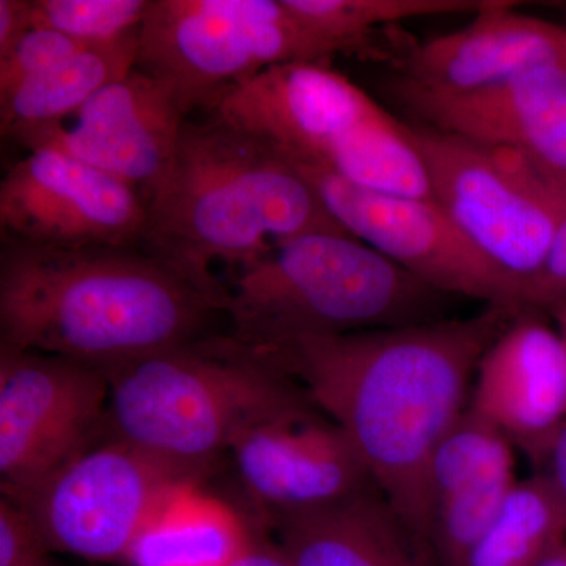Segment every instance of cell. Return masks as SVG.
Masks as SVG:
<instances>
[{
	"mask_svg": "<svg viewBox=\"0 0 566 566\" xmlns=\"http://www.w3.org/2000/svg\"><path fill=\"white\" fill-rule=\"evenodd\" d=\"M189 486L139 450L106 434L10 501L28 513L54 553L115 562L132 556Z\"/></svg>",
	"mask_w": 566,
	"mask_h": 566,
	"instance_id": "obj_9",
	"label": "cell"
},
{
	"mask_svg": "<svg viewBox=\"0 0 566 566\" xmlns=\"http://www.w3.org/2000/svg\"><path fill=\"white\" fill-rule=\"evenodd\" d=\"M182 495L144 536L129 560L136 566H227L243 535L218 513L181 510Z\"/></svg>",
	"mask_w": 566,
	"mask_h": 566,
	"instance_id": "obj_23",
	"label": "cell"
},
{
	"mask_svg": "<svg viewBox=\"0 0 566 566\" xmlns=\"http://www.w3.org/2000/svg\"><path fill=\"white\" fill-rule=\"evenodd\" d=\"M186 122L170 88L134 69L29 151L51 147L69 153L128 182L148 202L174 161Z\"/></svg>",
	"mask_w": 566,
	"mask_h": 566,
	"instance_id": "obj_14",
	"label": "cell"
},
{
	"mask_svg": "<svg viewBox=\"0 0 566 566\" xmlns=\"http://www.w3.org/2000/svg\"><path fill=\"white\" fill-rule=\"evenodd\" d=\"M139 32L85 48L0 98L2 136L29 150L41 137L69 122L93 95L136 69Z\"/></svg>",
	"mask_w": 566,
	"mask_h": 566,
	"instance_id": "obj_20",
	"label": "cell"
},
{
	"mask_svg": "<svg viewBox=\"0 0 566 566\" xmlns=\"http://www.w3.org/2000/svg\"><path fill=\"white\" fill-rule=\"evenodd\" d=\"M293 566H427L378 486L338 504L268 517Z\"/></svg>",
	"mask_w": 566,
	"mask_h": 566,
	"instance_id": "obj_19",
	"label": "cell"
},
{
	"mask_svg": "<svg viewBox=\"0 0 566 566\" xmlns=\"http://www.w3.org/2000/svg\"><path fill=\"white\" fill-rule=\"evenodd\" d=\"M323 232L348 233L297 167L210 115L182 126L174 161L147 202L140 244L223 312L221 268L234 274L279 244Z\"/></svg>",
	"mask_w": 566,
	"mask_h": 566,
	"instance_id": "obj_3",
	"label": "cell"
},
{
	"mask_svg": "<svg viewBox=\"0 0 566 566\" xmlns=\"http://www.w3.org/2000/svg\"><path fill=\"white\" fill-rule=\"evenodd\" d=\"M230 455L264 520L338 504L376 486L352 439L318 409L249 428Z\"/></svg>",
	"mask_w": 566,
	"mask_h": 566,
	"instance_id": "obj_13",
	"label": "cell"
},
{
	"mask_svg": "<svg viewBox=\"0 0 566 566\" xmlns=\"http://www.w3.org/2000/svg\"><path fill=\"white\" fill-rule=\"evenodd\" d=\"M216 297L136 248H52L3 238L0 346L103 371L207 335Z\"/></svg>",
	"mask_w": 566,
	"mask_h": 566,
	"instance_id": "obj_2",
	"label": "cell"
},
{
	"mask_svg": "<svg viewBox=\"0 0 566 566\" xmlns=\"http://www.w3.org/2000/svg\"><path fill=\"white\" fill-rule=\"evenodd\" d=\"M434 292L348 233L279 244L226 283L232 335L263 348L303 334H346L438 322Z\"/></svg>",
	"mask_w": 566,
	"mask_h": 566,
	"instance_id": "obj_5",
	"label": "cell"
},
{
	"mask_svg": "<svg viewBox=\"0 0 566 566\" xmlns=\"http://www.w3.org/2000/svg\"><path fill=\"white\" fill-rule=\"evenodd\" d=\"M109 379L66 357L0 346V490L18 499L107 434Z\"/></svg>",
	"mask_w": 566,
	"mask_h": 566,
	"instance_id": "obj_10",
	"label": "cell"
},
{
	"mask_svg": "<svg viewBox=\"0 0 566 566\" xmlns=\"http://www.w3.org/2000/svg\"><path fill=\"white\" fill-rule=\"evenodd\" d=\"M566 539V517L542 474L517 482L463 566H535Z\"/></svg>",
	"mask_w": 566,
	"mask_h": 566,
	"instance_id": "obj_21",
	"label": "cell"
},
{
	"mask_svg": "<svg viewBox=\"0 0 566 566\" xmlns=\"http://www.w3.org/2000/svg\"><path fill=\"white\" fill-rule=\"evenodd\" d=\"M392 96L416 123L517 148L566 174V63L465 93L430 91L398 77Z\"/></svg>",
	"mask_w": 566,
	"mask_h": 566,
	"instance_id": "obj_15",
	"label": "cell"
},
{
	"mask_svg": "<svg viewBox=\"0 0 566 566\" xmlns=\"http://www.w3.org/2000/svg\"><path fill=\"white\" fill-rule=\"evenodd\" d=\"M553 63H566V29L516 13L515 2L491 0L464 28L416 46L398 77L430 91L465 93Z\"/></svg>",
	"mask_w": 566,
	"mask_h": 566,
	"instance_id": "obj_18",
	"label": "cell"
},
{
	"mask_svg": "<svg viewBox=\"0 0 566 566\" xmlns=\"http://www.w3.org/2000/svg\"><path fill=\"white\" fill-rule=\"evenodd\" d=\"M491 0H283L308 31L337 54L370 50L376 29L382 25L438 17L479 13Z\"/></svg>",
	"mask_w": 566,
	"mask_h": 566,
	"instance_id": "obj_22",
	"label": "cell"
},
{
	"mask_svg": "<svg viewBox=\"0 0 566 566\" xmlns=\"http://www.w3.org/2000/svg\"><path fill=\"white\" fill-rule=\"evenodd\" d=\"M542 465L545 471L539 474L545 476L566 517V422L554 436Z\"/></svg>",
	"mask_w": 566,
	"mask_h": 566,
	"instance_id": "obj_30",
	"label": "cell"
},
{
	"mask_svg": "<svg viewBox=\"0 0 566 566\" xmlns=\"http://www.w3.org/2000/svg\"><path fill=\"white\" fill-rule=\"evenodd\" d=\"M516 483L510 439L471 408L465 409L428 468V543L439 564L463 566Z\"/></svg>",
	"mask_w": 566,
	"mask_h": 566,
	"instance_id": "obj_17",
	"label": "cell"
},
{
	"mask_svg": "<svg viewBox=\"0 0 566 566\" xmlns=\"http://www.w3.org/2000/svg\"><path fill=\"white\" fill-rule=\"evenodd\" d=\"M210 112L292 163L327 170L370 191L431 199L406 123L329 65L271 66Z\"/></svg>",
	"mask_w": 566,
	"mask_h": 566,
	"instance_id": "obj_6",
	"label": "cell"
},
{
	"mask_svg": "<svg viewBox=\"0 0 566 566\" xmlns=\"http://www.w3.org/2000/svg\"><path fill=\"white\" fill-rule=\"evenodd\" d=\"M547 312L556 319L557 333L560 334L562 340H564L566 346V300L564 303L554 305V307Z\"/></svg>",
	"mask_w": 566,
	"mask_h": 566,
	"instance_id": "obj_32",
	"label": "cell"
},
{
	"mask_svg": "<svg viewBox=\"0 0 566 566\" xmlns=\"http://www.w3.org/2000/svg\"><path fill=\"white\" fill-rule=\"evenodd\" d=\"M521 312L486 305L469 318L294 335L255 348L345 431L387 504L424 545L431 458L465 411L480 360Z\"/></svg>",
	"mask_w": 566,
	"mask_h": 566,
	"instance_id": "obj_1",
	"label": "cell"
},
{
	"mask_svg": "<svg viewBox=\"0 0 566 566\" xmlns=\"http://www.w3.org/2000/svg\"><path fill=\"white\" fill-rule=\"evenodd\" d=\"M150 6L151 0H32L33 28L96 46L139 32Z\"/></svg>",
	"mask_w": 566,
	"mask_h": 566,
	"instance_id": "obj_24",
	"label": "cell"
},
{
	"mask_svg": "<svg viewBox=\"0 0 566 566\" xmlns=\"http://www.w3.org/2000/svg\"><path fill=\"white\" fill-rule=\"evenodd\" d=\"M104 374L107 434L189 485L249 428L316 409L270 357L232 334H207Z\"/></svg>",
	"mask_w": 566,
	"mask_h": 566,
	"instance_id": "obj_4",
	"label": "cell"
},
{
	"mask_svg": "<svg viewBox=\"0 0 566 566\" xmlns=\"http://www.w3.org/2000/svg\"><path fill=\"white\" fill-rule=\"evenodd\" d=\"M335 55L283 0H151L136 70L166 84L189 117L271 66Z\"/></svg>",
	"mask_w": 566,
	"mask_h": 566,
	"instance_id": "obj_8",
	"label": "cell"
},
{
	"mask_svg": "<svg viewBox=\"0 0 566 566\" xmlns=\"http://www.w3.org/2000/svg\"><path fill=\"white\" fill-rule=\"evenodd\" d=\"M293 164L346 232L434 292L524 311L520 283L483 255L433 200L370 191L327 170Z\"/></svg>",
	"mask_w": 566,
	"mask_h": 566,
	"instance_id": "obj_11",
	"label": "cell"
},
{
	"mask_svg": "<svg viewBox=\"0 0 566 566\" xmlns=\"http://www.w3.org/2000/svg\"><path fill=\"white\" fill-rule=\"evenodd\" d=\"M87 44L52 29L33 28L0 57V98L85 50Z\"/></svg>",
	"mask_w": 566,
	"mask_h": 566,
	"instance_id": "obj_25",
	"label": "cell"
},
{
	"mask_svg": "<svg viewBox=\"0 0 566 566\" xmlns=\"http://www.w3.org/2000/svg\"><path fill=\"white\" fill-rule=\"evenodd\" d=\"M535 566H566V539L551 549Z\"/></svg>",
	"mask_w": 566,
	"mask_h": 566,
	"instance_id": "obj_31",
	"label": "cell"
},
{
	"mask_svg": "<svg viewBox=\"0 0 566 566\" xmlns=\"http://www.w3.org/2000/svg\"><path fill=\"white\" fill-rule=\"evenodd\" d=\"M469 408L536 464L566 422V346L557 329L521 312L480 360Z\"/></svg>",
	"mask_w": 566,
	"mask_h": 566,
	"instance_id": "obj_16",
	"label": "cell"
},
{
	"mask_svg": "<svg viewBox=\"0 0 566 566\" xmlns=\"http://www.w3.org/2000/svg\"><path fill=\"white\" fill-rule=\"evenodd\" d=\"M147 202L128 182L57 148L40 147L0 182L3 238L52 248H134Z\"/></svg>",
	"mask_w": 566,
	"mask_h": 566,
	"instance_id": "obj_12",
	"label": "cell"
},
{
	"mask_svg": "<svg viewBox=\"0 0 566 566\" xmlns=\"http://www.w3.org/2000/svg\"><path fill=\"white\" fill-rule=\"evenodd\" d=\"M28 513L0 499V566H61Z\"/></svg>",
	"mask_w": 566,
	"mask_h": 566,
	"instance_id": "obj_26",
	"label": "cell"
},
{
	"mask_svg": "<svg viewBox=\"0 0 566 566\" xmlns=\"http://www.w3.org/2000/svg\"><path fill=\"white\" fill-rule=\"evenodd\" d=\"M406 126L431 200L524 294L566 218V174L506 145Z\"/></svg>",
	"mask_w": 566,
	"mask_h": 566,
	"instance_id": "obj_7",
	"label": "cell"
},
{
	"mask_svg": "<svg viewBox=\"0 0 566 566\" xmlns=\"http://www.w3.org/2000/svg\"><path fill=\"white\" fill-rule=\"evenodd\" d=\"M227 566H293L275 538L248 531Z\"/></svg>",
	"mask_w": 566,
	"mask_h": 566,
	"instance_id": "obj_28",
	"label": "cell"
},
{
	"mask_svg": "<svg viewBox=\"0 0 566 566\" xmlns=\"http://www.w3.org/2000/svg\"><path fill=\"white\" fill-rule=\"evenodd\" d=\"M32 29V0H0V57Z\"/></svg>",
	"mask_w": 566,
	"mask_h": 566,
	"instance_id": "obj_29",
	"label": "cell"
},
{
	"mask_svg": "<svg viewBox=\"0 0 566 566\" xmlns=\"http://www.w3.org/2000/svg\"><path fill=\"white\" fill-rule=\"evenodd\" d=\"M566 300V218L554 234L542 266L523 294L524 311H551Z\"/></svg>",
	"mask_w": 566,
	"mask_h": 566,
	"instance_id": "obj_27",
	"label": "cell"
}]
</instances>
